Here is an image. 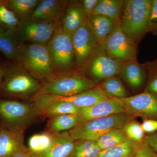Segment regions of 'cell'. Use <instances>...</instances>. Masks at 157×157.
<instances>
[{"label":"cell","instance_id":"6da1fadb","mask_svg":"<svg viewBox=\"0 0 157 157\" xmlns=\"http://www.w3.org/2000/svg\"><path fill=\"white\" fill-rule=\"evenodd\" d=\"M97 83L88 77L81 69L56 72L45 79L38 93L70 97L90 89Z\"/></svg>","mask_w":157,"mask_h":157},{"label":"cell","instance_id":"7a4b0ae2","mask_svg":"<svg viewBox=\"0 0 157 157\" xmlns=\"http://www.w3.org/2000/svg\"><path fill=\"white\" fill-rule=\"evenodd\" d=\"M152 0H125L120 17L122 28L137 43L148 32Z\"/></svg>","mask_w":157,"mask_h":157},{"label":"cell","instance_id":"3957f363","mask_svg":"<svg viewBox=\"0 0 157 157\" xmlns=\"http://www.w3.org/2000/svg\"><path fill=\"white\" fill-rule=\"evenodd\" d=\"M16 62L37 80H45L56 73L47 45L21 43Z\"/></svg>","mask_w":157,"mask_h":157},{"label":"cell","instance_id":"277c9868","mask_svg":"<svg viewBox=\"0 0 157 157\" xmlns=\"http://www.w3.org/2000/svg\"><path fill=\"white\" fill-rule=\"evenodd\" d=\"M41 88L38 80L16 63L7 67L0 86V94L12 98H28L36 95Z\"/></svg>","mask_w":157,"mask_h":157},{"label":"cell","instance_id":"5b68a950","mask_svg":"<svg viewBox=\"0 0 157 157\" xmlns=\"http://www.w3.org/2000/svg\"><path fill=\"white\" fill-rule=\"evenodd\" d=\"M40 115V110L35 103L0 98V124L6 128L25 130Z\"/></svg>","mask_w":157,"mask_h":157},{"label":"cell","instance_id":"8992f818","mask_svg":"<svg viewBox=\"0 0 157 157\" xmlns=\"http://www.w3.org/2000/svg\"><path fill=\"white\" fill-rule=\"evenodd\" d=\"M132 117V116L124 112L99 118L80 124L69 132L75 140L96 141L99 137L110 130L122 128Z\"/></svg>","mask_w":157,"mask_h":157},{"label":"cell","instance_id":"52a82bcc","mask_svg":"<svg viewBox=\"0 0 157 157\" xmlns=\"http://www.w3.org/2000/svg\"><path fill=\"white\" fill-rule=\"evenodd\" d=\"M122 62L113 58L108 53L104 42L97 47L79 69L88 73L96 83L119 74Z\"/></svg>","mask_w":157,"mask_h":157},{"label":"cell","instance_id":"ba28073f","mask_svg":"<svg viewBox=\"0 0 157 157\" xmlns=\"http://www.w3.org/2000/svg\"><path fill=\"white\" fill-rule=\"evenodd\" d=\"M55 69L58 72L72 69L76 58L72 36L66 33L60 24L53 36L47 44Z\"/></svg>","mask_w":157,"mask_h":157},{"label":"cell","instance_id":"9c48e42d","mask_svg":"<svg viewBox=\"0 0 157 157\" xmlns=\"http://www.w3.org/2000/svg\"><path fill=\"white\" fill-rule=\"evenodd\" d=\"M60 23V20L43 21L29 18L20 22L14 34L20 43L47 45Z\"/></svg>","mask_w":157,"mask_h":157},{"label":"cell","instance_id":"30bf717a","mask_svg":"<svg viewBox=\"0 0 157 157\" xmlns=\"http://www.w3.org/2000/svg\"><path fill=\"white\" fill-rule=\"evenodd\" d=\"M104 43L107 52L113 58L122 63L137 59V44L124 32L120 19L116 22Z\"/></svg>","mask_w":157,"mask_h":157},{"label":"cell","instance_id":"8fae6325","mask_svg":"<svg viewBox=\"0 0 157 157\" xmlns=\"http://www.w3.org/2000/svg\"><path fill=\"white\" fill-rule=\"evenodd\" d=\"M108 97L99 86L70 97H61L37 93L34 97V103L39 108L51 102L65 101L70 102L79 109L87 108L106 100Z\"/></svg>","mask_w":157,"mask_h":157},{"label":"cell","instance_id":"7c38bea8","mask_svg":"<svg viewBox=\"0 0 157 157\" xmlns=\"http://www.w3.org/2000/svg\"><path fill=\"white\" fill-rule=\"evenodd\" d=\"M121 100L128 114L157 120V94L144 91Z\"/></svg>","mask_w":157,"mask_h":157},{"label":"cell","instance_id":"4fadbf2b","mask_svg":"<svg viewBox=\"0 0 157 157\" xmlns=\"http://www.w3.org/2000/svg\"><path fill=\"white\" fill-rule=\"evenodd\" d=\"M72 40L76 64L80 68L99 43L87 22L83 24L72 35Z\"/></svg>","mask_w":157,"mask_h":157},{"label":"cell","instance_id":"5bb4252c","mask_svg":"<svg viewBox=\"0 0 157 157\" xmlns=\"http://www.w3.org/2000/svg\"><path fill=\"white\" fill-rule=\"evenodd\" d=\"M124 112V104L121 99L108 98L91 107L79 109L77 113L78 125L95 119Z\"/></svg>","mask_w":157,"mask_h":157},{"label":"cell","instance_id":"9a60e30c","mask_svg":"<svg viewBox=\"0 0 157 157\" xmlns=\"http://www.w3.org/2000/svg\"><path fill=\"white\" fill-rule=\"evenodd\" d=\"M25 130L2 127L0 133V157H12L28 149L25 144Z\"/></svg>","mask_w":157,"mask_h":157},{"label":"cell","instance_id":"2e32d148","mask_svg":"<svg viewBox=\"0 0 157 157\" xmlns=\"http://www.w3.org/2000/svg\"><path fill=\"white\" fill-rule=\"evenodd\" d=\"M68 2L60 0L40 1L30 18L43 21H61Z\"/></svg>","mask_w":157,"mask_h":157},{"label":"cell","instance_id":"e0dca14e","mask_svg":"<svg viewBox=\"0 0 157 157\" xmlns=\"http://www.w3.org/2000/svg\"><path fill=\"white\" fill-rule=\"evenodd\" d=\"M87 17L82 9L81 1L68 2L61 21L63 31L72 36L83 24L87 22Z\"/></svg>","mask_w":157,"mask_h":157},{"label":"cell","instance_id":"ac0fdd59","mask_svg":"<svg viewBox=\"0 0 157 157\" xmlns=\"http://www.w3.org/2000/svg\"><path fill=\"white\" fill-rule=\"evenodd\" d=\"M133 88L142 87L147 78V71L144 65H141L137 59L123 62L119 75Z\"/></svg>","mask_w":157,"mask_h":157},{"label":"cell","instance_id":"d6986e66","mask_svg":"<svg viewBox=\"0 0 157 157\" xmlns=\"http://www.w3.org/2000/svg\"><path fill=\"white\" fill-rule=\"evenodd\" d=\"M53 134V141L50 147L38 157H70L74 150L75 140L69 131Z\"/></svg>","mask_w":157,"mask_h":157},{"label":"cell","instance_id":"ffe728a7","mask_svg":"<svg viewBox=\"0 0 157 157\" xmlns=\"http://www.w3.org/2000/svg\"><path fill=\"white\" fill-rule=\"evenodd\" d=\"M21 44L14 31L0 27V52L6 58L16 62Z\"/></svg>","mask_w":157,"mask_h":157},{"label":"cell","instance_id":"44dd1931","mask_svg":"<svg viewBox=\"0 0 157 157\" xmlns=\"http://www.w3.org/2000/svg\"><path fill=\"white\" fill-rule=\"evenodd\" d=\"M87 22L99 43L104 42L113 29L116 22L100 15L92 14Z\"/></svg>","mask_w":157,"mask_h":157},{"label":"cell","instance_id":"7402d4cb","mask_svg":"<svg viewBox=\"0 0 157 157\" xmlns=\"http://www.w3.org/2000/svg\"><path fill=\"white\" fill-rule=\"evenodd\" d=\"M123 0H99L92 14L100 15L117 22L120 19Z\"/></svg>","mask_w":157,"mask_h":157},{"label":"cell","instance_id":"603a6c76","mask_svg":"<svg viewBox=\"0 0 157 157\" xmlns=\"http://www.w3.org/2000/svg\"><path fill=\"white\" fill-rule=\"evenodd\" d=\"M141 143H137L127 138L121 143L101 151L98 157H133Z\"/></svg>","mask_w":157,"mask_h":157},{"label":"cell","instance_id":"cb8c5ba5","mask_svg":"<svg viewBox=\"0 0 157 157\" xmlns=\"http://www.w3.org/2000/svg\"><path fill=\"white\" fill-rule=\"evenodd\" d=\"M78 124L77 114H66L49 118L46 132L58 133L69 131Z\"/></svg>","mask_w":157,"mask_h":157},{"label":"cell","instance_id":"d4e9b609","mask_svg":"<svg viewBox=\"0 0 157 157\" xmlns=\"http://www.w3.org/2000/svg\"><path fill=\"white\" fill-rule=\"evenodd\" d=\"M40 0H6L7 6L20 22L31 18Z\"/></svg>","mask_w":157,"mask_h":157},{"label":"cell","instance_id":"484cf974","mask_svg":"<svg viewBox=\"0 0 157 157\" xmlns=\"http://www.w3.org/2000/svg\"><path fill=\"white\" fill-rule=\"evenodd\" d=\"M39 109L41 115L51 118L66 114H77L80 109L70 102L56 101L48 103Z\"/></svg>","mask_w":157,"mask_h":157},{"label":"cell","instance_id":"4316f807","mask_svg":"<svg viewBox=\"0 0 157 157\" xmlns=\"http://www.w3.org/2000/svg\"><path fill=\"white\" fill-rule=\"evenodd\" d=\"M99 86L108 98L123 99L128 97L127 90L117 76L104 79L101 81Z\"/></svg>","mask_w":157,"mask_h":157},{"label":"cell","instance_id":"83f0119b","mask_svg":"<svg viewBox=\"0 0 157 157\" xmlns=\"http://www.w3.org/2000/svg\"><path fill=\"white\" fill-rule=\"evenodd\" d=\"M53 139V133L45 132L32 135L29 140V150L39 157L50 147Z\"/></svg>","mask_w":157,"mask_h":157},{"label":"cell","instance_id":"f1b7e54d","mask_svg":"<svg viewBox=\"0 0 157 157\" xmlns=\"http://www.w3.org/2000/svg\"><path fill=\"white\" fill-rule=\"evenodd\" d=\"M101 150L95 140H75V146L70 157H98Z\"/></svg>","mask_w":157,"mask_h":157},{"label":"cell","instance_id":"f546056e","mask_svg":"<svg viewBox=\"0 0 157 157\" xmlns=\"http://www.w3.org/2000/svg\"><path fill=\"white\" fill-rule=\"evenodd\" d=\"M128 138L123 128H115L102 135L96 140L101 151L115 146Z\"/></svg>","mask_w":157,"mask_h":157},{"label":"cell","instance_id":"4dcf8cb0","mask_svg":"<svg viewBox=\"0 0 157 157\" xmlns=\"http://www.w3.org/2000/svg\"><path fill=\"white\" fill-rule=\"evenodd\" d=\"M19 23V20L8 7L6 0H0V27L14 31Z\"/></svg>","mask_w":157,"mask_h":157},{"label":"cell","instance_id":"1f68e13d","mask_svg":"<svg viewBox=\"0 0 157 157\" xmlns=\"http://www.w3.org/2000/svg\"><path fill=\"white\" fill-rule=\"evenodd\" d=\"M123 129L129 139L137 143H141L144 141L145 132L141 124L135 121H130L124 126Z\"/></svg>","mask_w":157,"mask_h":157},{"label":"cell","instance_id":"d6a6232c","mask_svg":"<svg viewBox=\"0 0 157 157\" xmlns=\"http://www.w3.org/2000/svg\"><path fill=\"white\" fill-rule=\"evenodd\" d=\"M147 71L148 80L145 91L157 94V59L144 64Z\"/></svg>","mask_w":157,"mask_h":157},{"label":"cell","instance_id":"836d02e7","mask_svg":"<svg viewBox=\"0 0 157 157\" xmlns=\"http://www.w3.org/2000/svg\"><path fill=\"white\" fill-rule=\"evenodd\" d=\"M148 32L157 36V0H152L149 22Z\"/></svg>","mask_w":157,"mask_h":157},{"label":"cell","instance_id":"e575fe53","mask_svg":"<svg viewBox=\"0 0 157 157\" xmlns=\"http://www.w3.org/2000/svg\"><path fill=\"white\" fill-rule=\"evenodd\" d=\"M133 157H157V156L156 152L144 141Z\"/></svg>","mask_w":157,"mask_h":157},{"label":"cell","instance_id":"d590c367","mask_svg":"<svg viewBox=\"0 0 157 157\" xmlns=\"http://www.w3.org/2000/svg\"><path fill=\"white\" fill-rule=\"evenodd\" d=\"M141 125L145 133L152 134L157 131V120L144 119Z\"/></svg>","mask_w":157,"mask_h":157},{"label":"cell","instance_id":"8d00e7d4","mask_svg":"<svg viewBox=\"0 0 157 157\" xmlns=\"http://www.w3.org/2000/svg\"><path fill=\"white\" fill-rule=\"evenodd\" d=\"M99 0H82L81 1L82 9L87 17L93 14Z\"/></svg>","mask_w":157,"mask_h":157},{"label":"cell","instance_id":"74e56055","mask_svg":"<svg viewBox=\"0 0 157 157\" xmlns=\"http://www.w3.org/2000/svg\"><path fill=\"white\" fill-rule=\"evenodd\" d=\"M144 141L157 152V132L145 136Z\"/></svg>","mask_w":157,"mask_h":157},{"label":"cell","instance_id":"f35d334b","mask_svg":"<svg viewBox=\"0 0 157 157\" xmlns=\"http://www.w3.org/2000/svg\"><path fill=\"white\" fill-rule=\"evenodd\" d=\"M12 157H38L31 153L29 149L18 153Z\"/></svg>","mask_w":157,"mask_h":157},{"label":"cell","instance_id":"ab89813d","mask_svg":"<svg viewBox=\"0 0 157 157\" xmlns=\"http://www.w3.org/2000/svg\"><path fill=\"white\" fill-rule=\"evenodd\" d=\"M7 67L3 65H0V86L2 82Z\"/></svg>","mask_w":157,"mask_h":157},{"label":"cell","instance_id":"60d3db41","mask_svg":"<svg viewBox=\"0 0 157 157\" xmlns=\"http://www.w3.org/2000/svg\"><path fill=\"white\" fill-rule=\"evenodd\" d=\"M2 125L1 124H0V133H1V130H2Z\"/></svg>","mask_w":157,"mask_h":157},{"label":"cell","instance_id":"b9f144b4","mask_svg":"<svg viewBox=\"0 0 157 157\" xmlns=\"http://www.w3.org/2000/svg\"><path fill=\"white\" fill-rule=\"evenodd\" d=\"M156 153H157V152Z\"/></svg>","mask_w":157,"mask_h":157}]
</instances>
